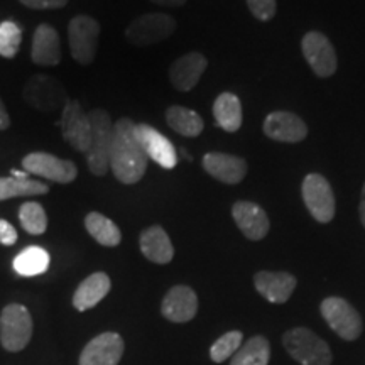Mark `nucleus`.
Returning <instances> with one entry per match:
<instances>
[{"mask_svg":"<svg viewBox=\"0 0 365 365\" xmlns=\"http://www.w3.org/2000/svg\"><path fill=\"white\" fill-rule=\"evenodd\" d=\"M110 170L122 185H135L148 171V156L135 135V124L122 117L113 124Z\"/></svg>","mask_w":365,"mask_h":365,"instance_id":"obj_1","label":"nucleus"},{"mask_svg":"<svg viewBox=\"0 0 365 365\" xmlns=\"http://www.w3.org/2000/svg\"><path fill=\"white\" fill-rule=\"evenodd\" d=\"M91 122V143L86 153L88 170L95 176H105L110 170V153L113 143L112 118L103 108H95L88 113Z\"/></svg>","mask_w":365,"mask_h":365,"instance_id":"obj_2","label":"nucleus"},{"mask_svg":"<svg viewBox=\"0 0 365 365\" xmlns=\"http://www.w3.org/2000/svg\"><path fill=\"white\" fill-rule=\"evenodd\" d=\"M287 354L301 365H330L331 352L325 340L308 328H293L282 336Z\"/></svg>","mask_w":365,"mask_h":365,"instance_id":"obj_3","label":"nucleus"},{"mask_svg":"<svg viewBox=\"0 0 365 365\" xmlns=\"http://www.w3.org/2000/svg\"><path fill=\"white\" fill-rule=\"evenodd\" d=\"M33 336V318L22 304H9L0 314V341L9 352H21Z\"/></svg>","mask_w":365,"mask_h":365,"instance_id":"obj_4","label":"nucleus"},{"mask_svg":"<svg viewBox=\"0 0 365 365\" xmlns=\"http://www.w3.org/2000/svg\"><path fill=\"white\" fill-rule=\"evenodd\" d=\"M176 21L170 14L164 12H150L144 16L137 17L127 26L125 39L130 44L139 46H150L161 43L168 39L176 31Z\"/></svg>","mask_w":365,"mask_h":365,"instance_id":"obj_5","label":"nucleus"},{"mask_svg":"<svg viewBox=\"0 0 365 365\" xmlns=\"http://www.w3.org/2000/svg\"><path fill=\"white\" fill-rule=\"evenodd\" d=\"M100 39V24L90 16H76L68 26L71 56L80 65H90L97 56Z\"/></svg>","mask_w":365,"mask_h":365,"instance_id":"obj_6","label":"nucleus"},{"mask_svg":"<svg viewBox=\"0 0 365 365\" xmlns=\"http://www.w3.org/2000/svg\"><path fill=\"white\" fill-rule=\"evenodd\" d=\"M322 317L325 318L328 327L331 328L340 339L357 340L362 333V318L349 301L339 296H330L322 303Z\"/></svg>","mask_w":365,"mask_h":365,"instance_id":"obj_7","label":"nucleus"},{"mask_svg":"<svg viewBox=\"0 0 365 365\" xmlns=\"http://www.w3.org/2000/svg\"><path fill=\"white\" fill-rule=\"evenodd\" d=\"M301 193H303V202L314 220L319 223L333 220L336 210L335 195H333L330 182L325 176L318 175V173H309L301 186Z\"/></svg>","mask_w":365,"mask_h":365,"instance_id":"obj_8","label":"nucleus"},{"mask_svg":"<svg viewBox=\"0 0 365 365\" xmlns=\"http://www.w3.org/2000/svg\"><path fill=\"white\" fill-rule=\"evenodd\" d=\"M301 49H303V56L314 75L319 78H330L335 75L336 68H339V59H336L335 48L325 34L318 33V31H309L303 36Z\"/></svg>","mask_w":365,"mask_h":365,"instance_id":"obj_9","label":"nucleus"},{"mask_svg":"<svg viewBox=\"0 0 365 365\" xmlns=\"http://www.w3.org/2000/svg\"><path fill=\"white\" fill-rule=\"evenodd\" d=\"M24 98L31 107L41 112H54L65 107L68 102L66 90L56 78L48 75H34L27 81Z\"/></svg>","mask_w":365,"mask_h":365,"instance_id":"obj_10","label":"nucleus"},{"mask_svg":"<svg viewBox=\"0 0 365 365\" xmlns=\"http://www.w3.org/2000/svg\"><path fill=\"white\" fill-rule=\"evenodd\" d=\"M61 134L63 139L78 153H88L91 143V122L88 113L83 110L80 102L68 100L61 110Z\"/></svg>","mask_w":365,"mask_h":365,"instance_id":"obj_11","label":"nucleus"},{"mask_svg":"<svg viewBox=\"0 0 365 365\" xmlns=\"http://www.w3.org/2000/svg\"><path fill=\"white\" fill-rule=\"evenodd\" d=\"M22 166L27 173H33L46 180L59 182V185H68L75 181L78 176L76 164L68 159H61L48 153H31L22 159Z\"/></svg>","mask_w":365,"mask_h":365,"instance_id":"obj_12","label":"nucleus"},{"mask_svg":"<svg viewBox=\"0 0 365 365\" xmlns=\"http://www.w3.org/2000/svg\"><path fill=\"white\" fill-rule=\"evenodd\" d=\"M135 135L148 159H153L164 170H173L176 166V148L166 135L148 124H135Z\"/></svg>","mask_w":365,"mask_h":365,"instance_id":"obj_13","label":"nucleus"},{"mask_svg":"<svg viewBox=\"0 0 365 365\" xmlns=\"http://www.w3.org/2000/svg\"><path fill=\"white\" fill-rule=\"evenodd\" d=\"M124 355V340L118 333L107 331L95 336L80 355V365H117Z\"/></svg>","mask_w":365,"mask_h":365,"instance_id":"obj_14","label":"nucleus"},{"mask_svg":"<svg viewBox=\"0 0 365 365\" xmlns=\"http://www.w3.org/2000/svg\"><path fill=\"white\" fill-rule=\"evenodd\" d=\"M264 134L277 143L296 144L307 139L308 127L303 118L291 112H272L264 120Z\"/></svg>","mask_w":365,"mask_h":365,"instance_id":"obj_15","label":"nucleus"},{"mask_svg":"<svg viewBox=\"0 0 365 365\" xmlns=\"http://www.w3.org/2000/svg\"><path fill=\"white\" fill-rule=\"evenodd\" d=\"M198 312V298L188 286H175L168 291L161 304V313L173 323H186Z\"/></svg>","mask_w":365,"mask_h":365,"instance_id":"obj_16","label":"nucleus"},{"mask_svg":"<svg viewBox=\"0 0 365 365\" xmlns=\"http://www.w3.org/2000/svg\"><path fill=\"white\" fill-rule=\"evenodd\" d=\"M232 217L249 240H262L271 228L267 213L257 203L245 202V200L237 202L232 207Z\"/></svg>","mask_w":365,"mask_h":365,"instance_id":"obj_17","label":"nucleus"},{"mask_svg":"<svg viewBox=\"0 0 365 365\" xmlns=\"http://www.w3.org/2000/svg\"><path fill=\"white\" fill-rule=\"evenodd\" d=\"M203 168L210 176L225 182V185H239L245 175H247V163H245V159L225 153L205 154Z\"/></svg>","mask_w":365,"mask_h":365,"instance_id":"obj_18","label":"nucleus"},{"mask_svg":"<svg viewBox=\"0 0 365 365\" xmlns=\"http://www.w3.org/2000/svg\"><path fill=\"white\" fill-rule=\"evenodd\" d=\"M208 61L202 53H188L178 58L170 68V81L176 90L190 91L198 85L200 78L207 70Z\"/></svg>","mask_w":365,"mask_h":365,"instance_id":"obj_19","label":"nucleus"},{"mask_svg":"<svg viewBox=\"0 0 365 365\" xmlns=\"http://www.w3.org/2000/svg\"><path fill=\"white\" fill-rule=\"evenodd\" d=\"M296 284H298V281L289 272L261 271L254 276V286L257 293H261V296L267 301L276 304L286 303L293 294Z\"/></svg>","mask_w":365,"mask_h":365,"instance_id":"obj_20","label":"nucleus"},{"mask_svg":"<svg viewBox=\"0 0 365 365\" xmlns=\"http://www.w3.org/2000/svg\"><path fill=\"white\" fill-rule=\"evenodd\" d=\"M33 63L39 66H56L61 61V41L58 31L49 24L36 27L31 48Z\"/></svg>","mask_w":365,"mask_h":365,"instance_id":"obj_21","label":"nucleus"},{"mask_svg":"<svg viewBox=\"0 0 365 365\" xmlns=\"http://www.w3.org/2000/svg\"><path fill=\"white\" fill-rule=\"evenodd\" d=\"M139 245L140 252L150 262L168 264L173 261V255H175L170 235L159 225H153L143 230V234L139 237Z\"/></svg>","mask_w":365,"mask_h":365,"instance_id":"obj_22","label":"nucleus"},{"mask_svg":"<svg viewBox=\"0 0 365 365\" xmlns=\"http://www.w3.org/2000/svg\"><path fill=\"white\" fill-rule=\"evenodd\" d=\"M110 286V277L105 272L91 274L76 287L75 296H73V307L78 312H86V309L97 307L100 301L108 294Z\"/></svg>","mask_w":365,"mask_h":365,"instance_id":"obj_23","label":"nucleus"},{"mask_svg":"<svg viewBox=\"0 0 365 365\" xmlns=\"http://www.w3.org/2000/svg\"><path fill=\"white\" fill-rule=\"evenodd\" d=\"M213 117L217 125L225 132H237L242 127V103L230 91H223L213 103Z\"/></svg>","mask_w":365,"mask_h":365,"instance_id":"obj_24","label":"nucleus"},{"mask_svg":"<svg viewBox=\"0 0 365 365\" xmlns=\"http://www.w3.org/2000/svg\"><path fill=\"white\" fill-rule=\"evenodd\" d=\"M166 122L176 134L185 137H196L203 132V118L191 108L173 105L166 110Z\"/></svg>","mask_w":365,"mask_h":365,"instance_id":"obj_25","label":"nucleus"},{"mask_svg":"<svg viewBox=\"0 0 365 365\" xmlns=\"http://www.w3.org/2000/svg\"><path fill=\"white\" fill-rule=\"evenodd\" d=\"M85 227L86 230H88V234L93 237L100 245H105V247H115V245L120 244V228H118L110 218L102 215V213H88L85 218Z\"/></svg>","mask_w":365,"mask_h":365,"instance_id":"obj_26","label":"nucleus"},{"mask_svg":"<svg viewBox=\"0 0 365 365\" xmlns=\"http://www.w3.org/2000/svg\"><path fill=\"white\" fill-rule=\"evenodd\" d=\"M271 359V345L264 336H252V339L240 345L234 354L230 365H267Z\"/></svg>","mask_w":365,"mask_h":365,"instance_id":"obj_27","label":"nucleus"},{"mask_svg":"<svg viewBox=\"0 0 365 365\" xmlns=\"http://www.w3.org/2000/svg\"><path fill=\"white\" fill-rule=\"evenodd\" d=\"M49 267V254L46 252L43 247L33 245V247H27L22 252L17 254V257L14 259V269L19 276L24 277H33L39 276L48 271Z\"/></svg>","mask_w":365,"mask_h":365,"instance_id":"obj_28","label":"nucleus"},{"mask_svg":"<svg viewBox=\"0 0 365 365\" xmlns=\"http://www.w3.org/2000/svg\"><path fill=\"white\" fill-rule=\"evenodd\" d=\"M49 186L41 181L34 180H19V178H0V202L9 198H17V196H38L46 195Z\"/></svg>","mask_w":365,"mask_h":365,"instance_id":"obj_29","label":"nucleus"},{"mask_svg":"<svg viewBox=\"0 0 365 365\" xmlns=\"http://www.w3.org/2000/svg\"><path fill=\"white\" fill-rule=\"evenodd\" d=\"M21 225L27 234L41 235L48 228V217L44 208L36 202H26L19 210Z\"/></svg>","mask_w":365,"mask_h":365,"instance_id":"obj_30","label":"nucleus"},{"mask_svg":"<svg viewBox=\"0 0 365 365\" xmlns=\"http://www.w3.org/2000/svg\"><path fill=\"white\" fill-rule=\"evenodd\" d=\"M22 29L16 22L6 21L0 24V56L14 58L19 53Z\"/></svg>","mask_w":365,"mask_h":365,"instance_id":"obj_31","label":"nucleus"},{"mask_svg":"<svg viewBox=\"0 0 365 365\" xmlns=\"http://www.w3.org/2000/svg\"><path fill=\"white\" fill-rule=\"evenodd\" d=\"M242 333L240 331H228L225 335L220 336L215 344L210 349V357H212L213 362L220 364L225 362L227 359L234 357V354L240 349L242 345Z\"/></svg>","mask_w":365,"mask_h":365,"instance_id":"obj_32","label":"nucleus"},{"mask_svg":"<svg viewBox=\"0 0 365 365\" xmlns=\"http://www.w3.org/2000/svg\"><path fill=\"white\" fill-rule=\"evenodd\" d=\"M245 2H247L249 11L257 21H271L277 12L276 0H245Z\"/></svg>","mask_w":365,"mask_h":365,"instance_id":"obj_33","label":"nucleus"},{"mask_svg":"<svg viewBox=\"0 0 365 365\" xmlns=\"http://www.w3.org/2000/svg\"><path fill=\"white\" fill-rule=\"evenodd\" d=\"M22 6L36 9V11H46V9H61L68 4V0H19Z\"/></svg>","mask_w":365,"mask_h":365,"instance_id":"obj_34","label":"nucleus"},{"mask_svg":"<svg viewBox=\"0 0 365 365\" xmlns=\"http://www.w3.org/2000/svg\"><path fill=\"white\" fill-rule=\"evenodd\" d=\"M17 242V232L7 220L0 218V244L14 245Z\"/></svg>","mask_w":365,"mask_h":365,"instance_id":"obj_35","label":"nucleus"},{"mask_svg":"<svg viewBox=\"0 0 365 365\" xmlns=\"http://www.w3.org/2000/svg\"><path fill=\"white\" fill-rule=\"evenodd\" d=\"M9 127H11V117H9L6 107H4L2 100H0V130H6Z\"/></svg>","mask_w":365,"mask_h":365,"instance_id":"obj_36","label":"nucleus"},{"mask_svg":"<svg viewBox=\"0 0 365 365\" xmlns=\"http://www.w3.org/2000/svg\"><path fill=\"white\" fill-rule=\"evenodd\" d=\"M153 4H156V6H161V7H181L185 6L188 0H150Z\"/></svg>","mask_w":365,"mask_h":365,"instance_id":"obj_37","label":"nucleus"},{"mask_svg":"<svg viewBox=\"0 0 365 365\" xmlns=\"http://www.w3.org/2000/svg\"><path fill=\"white\" fill-rule=\"evenodd\" d=\"M359 213H360V222L365 227V182L362 186V196H360V205H359Z\"/></svg>","mask_w":365,"mask_h":365,"instance_id":"obj_38","label":"nucleus"},{"mask_svg":"<svg viewBox=\"0 0 365 365\" xmlns=\"http://www.w3.org/2000/svg\"><path fill=\"white\" fill-rule=\"evenodd\" d=\"M12 176H14V178H19V180H27V178H29V173H27V171L12 170Z\"/></svg>","mask_w":365,"mask_h":365,"instance_id":"obj_39","label":"nucleus"}]
</instances>
